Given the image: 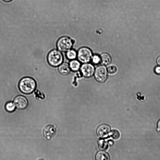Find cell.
Wrapping results in <instances>:
<instances>
[{
	"label": "cell",
	"instance_id": "obj_10",
	"mask_svg": "<svg viewBox=\"0 0 160 160\" xmlns=\"http://www.w3.org/2000/svg\"><path fill=\"white\" fill-rule=\"evenodd\" d=\"M70 68L69 65L66 63H63L60 64L58 67V71L62 75H66L70 72Z\"/></svg>",
	"mask_w": 160,
	"mask_h": 160
},
{
	"label": "cell",
	"instance_id": "obj_2",
	"mask_svg": "<svg viewBox=\"0 0 160 160\" xmlns=\"http://www.w3.org/2000/svg\"><path fill=\"white\" fill-rule=\"evenodd\" d=\"M63 56L59 51L53 49L50 51L47 56V61L49 64L53 67L59 66L63 62Z\"/></svg>",
	"mask_w": 160,
	"mask_h": 160
},
{
	"label": "cell",
	"instance_id": "obj_8",
	"mask_svg": "<svg viewBox=\"0 0 160 160\" xmlns=\"http://www.w3.org/2000/svg\"><path fill=\"white\" fill-rule=\"evenodd\" d=\"M56 128L52 125H48L45 127L43 131L44 137L48 140L53 137L56 133Z\"/></svg>",
	"mask_w": 160,
	"mask_h": 160
},
{
	"label": "cell",
	"instance_id": "obj_4",
	"mask_svg": "<svg viewBox=\"0 0 160 160\" xmlns=\"http://www.w3.org/2000/svg\"><path fill=\"white\" fill-rule=\"evenodd\" d=\"M78 58L81 62L86 63L89 62L92 58L91 50L87 47H82L78 50L77 55Z\"/></svg>",
	"mask_w": 160,
	"mask_h": 160
},
{
	"label": "cell",
	"instance_id": "obj_22",
	"mask_svg": "<svg viewBox=\"0 0 160 160\" xmlns=\"http://www.w3.org/2000/svg\"><path fill=\"white\" fill-rule=\"evenodd\" d=\"M157 62L158 65L160 66V56L158 58Z\"/></svg>",
	"mask_w": 160,
	"mask_h": 160
},
{
	"label": "cell",
	"instance_id": "obj_6",
	"mask_svg": "<svg viewBox=\"0 0 160 160\" xmlns=\"http://www.w3.org/2000/svg\"><path fill=\"white\" fill-rule=\"evenodd\" d=\"M80 71L84 77L86 78H89L94 74L95 68L92 64L86 63L82 65L80 68Z\"/></svg>",
	"mask_w": 160,
	"mask_h": 160
},
{
	"label": "cell",
	"instance_id": "obj_19",
	"mask_svg": "<svg viewBox=\"0 0 160 160\" xmlns=\"http://www.w3.org/2000/svg\"><path fill=\"white\" fill-rule=\"evenodd\" d=\"M92 62L95 64H98L100 61V57L98 55H94L92 58Z\"/></svg>",
	"mask_w": 160,
	"mask_h": 160
},
{
	"label": "cell",
	"instance_id": "obj_18",
	"mask_svg": "<svg viewBox=\"0 0 160 160\" xmlns=\"http://www.w3.org/2000/svg\"><path fill=\"white\" fill-rule=\"evenodd\" d=\"M108 72L110 74H114L116 72L117 68L114 65H110L107 68Z\"/></svg>",
	"mask_w": 160,
	"mask_h": 160
},
{
	"label": "cell",
	"instance_id": "obj_13",
	"mask_svg": "<svg viewBox=\"0 0 160 160\" xmlns=\"http://www.w3.org/2000/svg\"><path fill=\"white\" fill-rule=\"evenodd\" d=\"M16 106L13 102H7L5 105V108L6 110L9 112H13L16 108Z\"/></svg>",
	"mask_w": 160,
	"mask_h": 160
},
{
	"label": "cell",
	"instance_id": "obj_15",
	"mask_svg": "<svg viewBox=\"0 0 160 160\" xmlns=\"http://www.w3.org/2000/svg\"><path fill=\"white\" fill-rule=\"evenodd\" d=\"M77 56L76 52L73 50H70L66 53L67 58L70 60H73Z\"/></svg>",
	"mask_w": 160,
	"mask_h": 160
},
{
	"label": "cell",
	"instance_id": "obj_20",
	"mask_svg": "<svg viewBox=\"0 0 160 160\" xmlns=\"http://www.w3.org/2000/svg\"><path fill=\"white\" fill-rule=\"evenodd\" d=\"M156 130L158 132H160V118L157 122Z\"/></svg>",
	"mask_w": 160,
	"mask_h": 160
},
{
	"label": "cell",
	"instance_id": "obj_1",
	"mask_svg": "<svg viewBox=\"0 0 160 160\" xmlns=\"http://www.w3.org/2000/svg\"><path fill=\"white\" fill-rule=\"evenodd\" d=\"M37 86L36 82L30 77L23 78L20 81L18 88L20 91L25 94H29L32 92Z\"/></svg>",
	"mask_w": 160,
	"mask_h": 160
},
{
	"label": "cell",
	"instance_id": "obj_7",
	"mask_svg": "<svg viewBox=\"0 0 160 160\" xmlns=\"http://www.w3.org/2000/svg\"><path fill=\"white\" fill-rule=\"evenodd\" d=\"M14 102L16 107L19 109H24L28 105V100L25 97L22 95L16 97L14 99Z\"/></svg>",
	"mask_w": 160,
	"mask_h": 160
},
{
	"label": "cell",
	"instance_id": "obj_5",
	"mask_svg": "<svg viewBox=\"0 0 160 160\" xmlns=\"http://www.w3.org/2000/svg\"><path fill=\"white\" fill-rule=\"evenodd\" d=\"M108 72L107 68L104 66L98 67L94 72L95 79L99 82H104L107 78Z\"/></svg>",
	"mask_w": 160,
	"mask_h": 160
},
{
	"label": "cell",
	"instance_id": "obj_11",
	"mask_svg": "<svg viewBox=\"0 0 160 160\" xmlns=\"http://www.w3.org/2000/svg\"><path fill=\"white\" fill-rule=\"evenodd\" d=\"M100 61L102 64L104 65H108L111 63V58L109 54L104 53L102 54L100 56Z\"/></svg>",
	"mask_w": 160,
	"mask_h": 160
},
{
	"label": "cell",
	"instance_id": "obj_21",
	"mask_svg": "<svg viewBox=\"0 0 160 160\" xmlns=\"http://www.w3.org/2000/svg\"><path fill=\"white\" fill-rule=\"evenodd\" d=\"M155 72L156 74H160V66H157L155 68Z\"/></svg>",
	"mask_w": 160,
	"mask_h": 160
},
{
	"label": "cell",
	"instance_id": "obj_14",
	"mask_svg": "<svg viewBox=\"0 0 160 160\" xmlns=\"http://www.w3.org/2000/svg\"><path fill=\"white\" fill-rule=\"evenodd\" d=\"M96 159L97 160H107L109 159V157L105 152H99L96 156Z\"/></svg>",
	"mask_w": 160,
	"mask_h": 160
},
{
	"label": "cell",
	"instance_id": "obj_24",
	"mask_svg": "<svg viewBox=\"0 0 160 160\" xmlns=\"http://www.w3.org/2000/svg\"><path fill=\"white\" fill-rule=\"evenodd\" d=\"M4 0L5 1L8 2L12 0Z\"/></svg>",
	"mask_w": 160,
	"mask_h": 160
},
{
	"label": "cell",
	"instance_id": "obj_17",
	"mask_svg": "<svg viewBox=\"0 0 160 160\" xmlns=\"http://www.w3.org/2000/svg\"><path fill=\"white\" fill-rule=\"evenodd\" d=\"M99 149L102 151H106L108 148V145L106 142H102L98 145Z\"/></svg>",
	"mask_w": 160,
	"mask_h": 160
},
{
	"label": "cell",
	"instance_id": "obj_9",
	"mask_svg": "<svg viewBox=\"0 0 160 160\" xmlns=\"http://www.w3.org/2000/svg\"><path fill=\"white\" fill-rule=\"evenodd\" d=\"M109 127L106 125H102L100 126L97 129V133L101 137H104L108 135L110 132Z\"/></svg>",
	"mask_w": 160,
	"mask_h": 160
},
{
	"label": "cell",
	"instance_id": "obj_3",
	"mask_svg": "<svg viewBox=\"0 0 160 160\" xmlns=\"http://www.w3.org/2000/svg\"><path fill=\"white\" fill-rule=\"evenodd\" d=\"M73 42L69 38L66 36L60 38L57 42V47L58 50L65 52L70 50L72 47Z\"/></svg>",
	"mask_w": 160,
	"mask_h": 160
},
{
	"label": "cell",
	"instance_id": "obj_12",
	"mask_svg": "<svg viewBox=\"0 0 160 160\" xmlns=\"http://www.w3.org/2000/svg\"><path fill=\"white\" fill-rule=\"evenodd\" d=\"M80 62L77 60H72L69 63V67L71 69L74 71L78 70L80 67Z\"/></svg>",
	"mask_w": 160,
	"mask_h": 160
},
{
	"label": "cell",
	"instance_id": "obj_23",
	"mask_svg": "<svg viewBox=\"0 0 160 160\" xmlns=\"http://www.w3.org/2000/svg\"><path fill=\"white\" fill-rule=\"evenodd\" d=\"M108 143H109L112 145V144H113V142L112 141H111V140H110L108 141Z\"/></svg>",
	"mask_w": 160,
	"mask_h": 160
},
{
	"label": "cell",
	"instance_id": "obj_16",
	"mask_svg": "<svg viewBox=\"0 0 160 160\" xmlns=\"http://www.w3.org/2000/svg\"><path fill=\"white\" fill-rule=\"evenodd\" d=\"M110 135L112 138L115 140H118L120 136L119 132L116 130H112L110 133Z\"/></svg>",
	"mask_w": 160,
	"mask_h": 160
}]
</instances>
